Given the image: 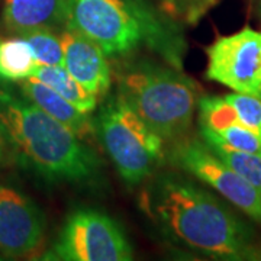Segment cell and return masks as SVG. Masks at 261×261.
<instances>
[{"label": "cell", "mask_w": 261, "mask_h": 261, "mask_svg": "<svg viewBox=\"0 0 261 261\" xmlns=\"http://www.w3.org/2000/svg\"><path fill=\"white\" fill-rule=\"evenodd\" d=\"M64 68L97 99L106 97L112 86V67L103 49L74 29L60 31Z\"/></svg>", "instance_id": "30bf717a"}, {"label": "cell", "mask_w": 261, "mask_h": 261, "mask_svg": "<svg viewBox=\"0 0 261 261\" xmlns=\"http://www.w3.org/2000/svg\"><path fill=\"white\" fill-rule=\"evenodd\" d=\"M45 216L18 189L0 185V254L10 258L32 255L45 241Z\"/></svg>", "instance_id": "9c48e42d"}, {"label": "cell", "mask_w": 261, "mask_h": 261, "mask_svg": "<svg viewBox=\"0 0 261 261\" xmlns=\"http://www.w3.org/2000/svg\"><path fill=\"white\" fill-rule=\"evenodd\" d=\"M206 0H160L161 8L176 19H189L197 13Z\"/></svg>", "instance_id": "d6986e66"}, {"label": "cell", "mask_w": 261, "mask_h": 261, "mask_svg": "<svg viewBox=\"0 0 261 261\" xmlns=\"http://www.w3.org/2000/svg\"><path fill=\"white\" fill-rule=\"evenodd\" d=\"M32 77L49 86L80 112L89 115L97 106L99 99L89 90H86L63 65H38L37 71Z\"/></svg>", "instance_id": "5bb4252c"}, {"label": "cell", "mask_w": 261, "mask_h": 261, "mask_svg": "<svg viewBox=\"0 0 261 261\" xmlns=\"http://www.w3.org/2000/svg\"><path fill=\"white\" fill-rule=\"evenodd\" d=\"M3 23L15 34L44 28L61 31L65 0H5Z\"/></svg>", "instance_id": "7c38bea8"}, {"label": "cell", "mask_w": 261, "mask_h": 261, "mask_svg": "<svg viewBox=\"0 0 261 261\" xmlns=\"http://www.w3.org/2000/svg\"><path fill=\"white\" fill-rule=\"evenodd\" d=\"M206 145L216 157H219L226 166L232 168L238 176H241L245 181H248L261 192V154L237 151L215 144H206Z\"/></svg>", "instance_id": "e0dca14e"}, {"label": "cell", "mask_w": 261, "mask_h": 261, "mask_svg": "<svg viewBox=\"0 0 261 261\" xmlns=\"http://www.w3.org/2000/svg\"><path fill=\"white\" fill-rule=\"evenodd\" d=\"M170 160L181 171L212 187L238 211L261 225V192L238 176L232 168L216 157L205 142L183 138L170 148Z\"/></svg>", "instance_id": "52a82bcc"}, {"label": "cell", "mask_w": 261, "mask_h": 261, "mask_svg": "<svg viewBox=\"0 0 261 261\" xmlns=\"http://www.w3.org/2000/svg\"><path fill=\"white\" fill-rule=\"evenodd\" d=\"M141 209L170 241L215 260H261L252 228L180 173H160L141 193Z\"/></svg>", "instance_id": "6da1fadb"}, {"label": "cell", "mask_w": 261, "mask_h": 261, "mask_svg": "<svg viewBox=\"0 0 261 261\" xmlns=\"http://www.w3.org/2000/svg\"><path fill=\"white\" fill-rule=\"evenodd\" d=\"M29 44L38 65H63L64 54L60 31L56 29H34L16 34Z\"/></svg>", "instance_id": "2e32d148"}, {"label": "cell", "mask_w": 261, "mask_h": 261, "mask_svg": "<svg viewBox=\"0 0 261 261\" xmlns=\"http://www.w3.org/2000/svg\"><path fill=\"white\" fill-rule=\"evenodd\" d=\"M206 79L261 99V32L244 28L219 37L207 49Z\"/></svg>", "instance_id": "ba28073f"}, {"label": "cell", "mask_w": 261, "mask_h": 261, "mask_svg": "<svg viewBox=\"0 0 261 261\" xmlns=\"http://www.w3.org/2000/svg\"><path fill=\"white\" fill-rule=\"evenodd\" d=\"M134 251L121 225L96 209H75L42 260L130 261Z\"/></svg>", "instance_id": "8992f818"}, {"label": "cell", "mask_w": 261, "mask_h": 261, "mask_svg": "<svg viewBox=\"0 0 261 261\" xmlns=\"http://www.w3.org/2000/svg\"><path fill=\"white\" fill-rule=\"evenodd\" d=\"M226 102L232 106L237 118L247 128L261 137V99L247 93H229L225 96Z\"/></svg>", "instance_id": "ac0fdd59"}, {"label": "cell", "mask_w": 261, "mask_h": 261, "mask_svg": "<svg viewBox=\"0 0 261 261\" xmlns=\"http://www.w3.org/2000/svg\"><path fill=\"white\" fill-rule=\"evenodd\" d=\"M200 138L206 144L261 154V137L237 118L225 96H207L199 100Z\"/></svg>", "instance_id": "8fae6325"}, {"label": "cell", "mask_w": 261, "mask_h": 261, "mask_svg": "<svg viewBox=\"0 0 261 261\" xmlns=\"http://www.w3.org/2000/svg\"><path fill=\"white\" fill-rule=\"evenodd\" d=\"M19 89L22 96L35 103L38 108L61 122L67 128H70L80 140L86 141L94 132V122L89 118L87 113L80 112L61 94H58L56 90H53L49 86L39 82L35 77L19 82Z\"/></svg>", "instance_id": "4fadbf2b"}, {"label": "cell", "mask_w": 261, "mask_h": 261, "mask_svg": "<svg viewBox=\"0 0 261 261\" xmlns=\"http://www.w3.org/2000/svg\"><path fill=\"white\" fill-rule=\"evenodd\" d=\"M0 129L19 161L47 180L89 183L100 174L99 157L73 130L2 87Z\"/></svg>", "instance_id": "3957f363"}, {"label": "cell", "mask_w": 261, "mask_h": 261, "mask_svg": "<svg viewBox=\"0 0 261 261\" xmlns=\"http://www.w3.org/2000/svg\"><path fill=\"white\" fill-rule=\"evenodd\" d=\"M93 122L102 147L128 185H140L154 174L164 159L166 142L119 94L106 99Z\"/></svg>", "instance_id": "5b68a950"}, {"label": "cell", "mask_w": 261, "mask_h": 261, "mask_svg": "<svg viewBox=\"0 0 261 261\" xmlns=\"http://www.w3.org/2000/svg\"><path fill=\"white\" fill-rule=\"evenodd\" d=\"M65 28L90 38L108 58L141 48L181 70L186 42L177 22L151 0H65Z\"/></svg>", "instance_id": "7a4b0ae2"}, {"label": "cell", "mask_w": 261, "mask_h": 261, "mask_svg": "<svg viewBox=\"0 0 261 261\" xmlns=\"http://www.w3.org/2000/svg\"><path fill=\"white\" fill-rule=\"evenodd\" d=\"M38 63L22 37L0 39V82H22L35 74Z\"/></svg>", "instance_id": "9a60e30c"}, {"label": "cell", "mask_w": 261, "mask_h": 261, "mask_svg": "<svg viewBox=\"0 0 261 261\" xmlns=\"http://www.w3.org/2000/svg\"><path fill=\"white\" fill-rule=\"evenodd\" d=\"M6 141H5V137H3V134H2V129H0V163L3 161L5 159V151H6Z\"/></svg>", "instance_id": "ffe728a7"}, {"label": "cell", "mask_w": 261, "mask_h": 261, "mask_svg": "<svg viewBox=\"0 0 261 261\" xmlns=\"http://www.w3.org/2000/svg\"><path fill=\"white\" fill-rule=\"evenodd\" d=\"M115 75L116 93L166 144L186 138L200 100L192 79L171 65L142 58L123 61Z\"/></svg>", "instance_id": "277c9868"}]
</instances>
